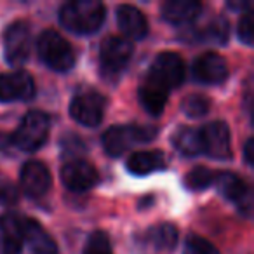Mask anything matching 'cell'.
Here are the masks:
<instances>
[{"mask_svg": "<svg viewBox=\"0 0 254 254\" xmlns=\"http://www.w3.org/2000/svg\"><path fill=\"white\" fill-rule=\"evenodd\" d=\"M106 16V9L98 0H73L61 7L60 23L68 32L89 35L98 32Z\"/></svg>", "mask_w": 254, "mask_h": 254, "instance_id": "1", "label": "cell"}, {"mask_svg": "<svg viewBox=\"0 0 254 254\" xmlns=\"http://www.w3.org/2000/svg\"><path fill=\"white\" fill-rule=\"evenodd\" d=\"M155 134L157 129L150 126H115L103 132L101 143L110 157H119L136 143L152 141Z\"/></svg>", "mask_w": 254, "mask_h": 254, "instance_id": "2", "label": "cell"}, {"mask_svg": "<svg viewBox=\"0 0 254 254\" xmlns=\"http://www.w3.org/2000/svg\"><path fill=\"white\" fill-rule=\"evenodd\" d=\"M49 117L44 112H28L19 122L18 129L11 138V143L23 152H35L49 138Z\"/></svg>", "mask_w": 254, "mask_h": 254, "instance_id": "3", "label": "cell"}, {"mask_svg": "<svg viewBox=\"0 0 254 254\" xmlns=\"http://www.w3.org/2000/svg\"><path fill=\"white\" fill-rule=\"evenodd\" d=\"M37 51L42 63L54 71H68L75 64V53L71 46L54 30H46L39 37Z\"/></svg>", "mask_w": 254, "mask_h": 254, "instance_id": "4", "label": "cell"}, {"mask_svg": "<svg viewBox=\"0 0 254 254\" xmlns=\"http://www.w3.org/2000/svg\"><path fill=\"white\" fill-rule=\"evenodd\" d=\"M132 42L124 37H106L99 47V61L105 77L115 78L132 58Z\"/></svg>", "mask_w": 254, "mask_h": 254, "instance_id": "5", "label": "cell"}, {"mask_svg": "<svg viewBox=\"0 0 254 254\" xmlns=\"http://www.w3.org/2000/svg\"><path fill=\"white\" fill-rule=\"evenodd\" d=\"M148 80L155 82L157 85L166 91L176 89L181 85L185 78V63L176 53H162L155 58L152 68L148 71Z\"/></svg>", "mask_w": 254, "mask_h": 254, "instance_id": "6", "label": "cell"}, {"mask_svg": "<svg viewBox=\"0 0 254 254\" xmlns=\"http://www.w3.org/2000/svg\"><path fill=\"white\" fill-rule=\"evenodd\" d=\"M32 47V30L26 21H14L7 26L4 33V53L5 60L18 66L23 64L30 56Z\"/></svg>", "mask_w": 254, "mask_h": 254, "instance_id": "7", "label": "cell"}, {"mask_svg": "<svg viewBox=\"0 0 254 254\" xmlns=\"http://www.w3.org/2000/svg\"><path fill=\"white\" fill-rule=\"evenodd\" d=\"M70 115L78 124L96 127L101 124L105 115V99L94 91H84L73 98L70 105Z\"/></svg>", "mask_w": 254, "mask_h": 254, "instance_id": "8", "label": "cell"}, {"mask_svg": "<svg viewBox=\"0 0 254 254\" xmlns=\"http://www.w3.org/2000/svg\"><path fill=\"white\" fill-rule=\"evenodd\" d=\"M202 139V153H207L209 157L216 160H226L232 155V146H230V129L225 122L216 120L200 131Z\"/></svg>", "mask_w": 254, "mask_h": 254, "instance_id": "9", "label": "cell"}, {"mask_svg": "<svg viewBox=\"0 0 254 254\" xmlns=\"http://www.w3.org/2000/svg\"><path fill=\"white\" fill-rule=\"evenodd\" d=\"M35 96V82L23 70L0 75V101H26Z\"/></svg>", "mask_w": 254, "mask_h": 254, "instance_id": "10", "label": "cell"}, {"mask_svg": "<svg viewBox=\"0 0 254 254\" xmlns=\"http://www.w3.org/2000/svg\"><path fill=\"white\" fill-rule=\"evenodd\" d=\"M61 180L71 191H87L98 183V171L85 160H71L61 169Z\"/></svg>", "mask_w": 254, "mask_h": 254, "instance_id": "11", "label": "cell"}, {"mask_svg": "<svg viewBox=\"0 0 254 254\" xmlns=\"http://www.w3.org/2000/svg\"><path fill=\"white\" fill-rule=\"evenodd\" d=\"M193 77L202 84H221L228 77L226 61L216 53H205L193 63Z\"/></svg>", "mask_w": 254, "mask_h": 254, "instance_id": "12", "label": "cell"}, {"mask_svg": "<svg viewBox=\"0 0 254 254\" xmlns=\"http://www.w3.org/2000/svg\"><path fill=\"white\" fill-rule=\"evenodd\" d=\"M51 173L46 164L39 160L26 162L21 169V187L30 197H42L49 191L51 188Z\"/></svg>", "mask_w": 254, "mask_h": 254, "instance_id": "13", "label": "cell"}, {"mask_svg": "<svg viewBox=\"0 0 254 254\" xmlns=\"http://www.w3.org/2000/svg\"><path fill=\"white\" fill-rule=\"evenodd\" d=\"M214 183L218 185V190L223 197L239 204L242 211L251 207V193L249 187L233 173H218L214 178Z\"/></svg>", "mask_w": 254, "mask_h": 254, "instance_id": "14", "label": "cell"}, {"mask_svg": "<svg viewBox=\"0 0 254 254\" xmlns=\"http://www.w3.org/2000/svg\"><path fill=\"white\" fill-rule=\"evenodd\" d=\"M202 12V4L197 0H169L162 5V18L173 25H188Z\"/></svg>", "mask_w": 254, "mask_h": 254, "instance_id": "15", "label": "cell"}, {"mask_svg": "<svg viewBox=\"0 0 254 254\" xmlns=\"http://www.w3.org/2000/svg\"><path fill=\"white\" fill-rule=\"evenodd\" d=\"M0 232L4 254H19L23 247V218L14 212L0 216Z\"/></svg>", "mask_w": 254, "mask_h": 254, "instance_id": "16", "label": "cell"}, {"mask_svg": "<svg viewBox=\"0 0 254 254\" xmlns=\"http://www.w3.org/2000/svg\"><path fill=\"white\" fill-rule=\"evenodd\" d=\"M117 23L119 28L131 39H143L148 33L145 14L134 5H120L117 9Z\"/></svg>", "mask_w": 254, "mask_h": 254, "instance_id": "17", "label": "cell"}, {"mask_svg": "<svg viewBox=\"0 0 254 254\" xmlns=\"http://www.w3.org/2000/svg\"><path fill=\"white\" fill-rule=\"evenodd\" d=\"M23 239L28 240L30 247L35 254H56L58 251L53 237L35 219L23 218Z\"/></svg>", "mask_w": 254, "mask_h": 254, "instance_id": "18", "label": "cell"}, {"mask_svg": "<svg viewBox=\"0 0 254 254\" xmlns=\"http://www.w3.org/2000/svg\"><path fill=\"white\" fill-rule=\"evenodd\" d=\"M166 167V159L162 152H136L127 160V169L136 176H146Z\"/></svg>", "mask_w": 254, "mask_h": 254, "instance_id": "19", "label": "cell"}, {"mask_svg": "<svg viewBox=\"0 0 254 254\" xmlns=\"http://www.w3.org/2000/svg\"><path fill=\"white\" fill-rule=\"evenodd\" d=\"M167 92L169 91L157 85L155 82L145 78V82L139 87V103L150 115L157 117L164 112V106L167 103Z\"/></svg>", "mask_w": 254, "mask_h": 254, "instance_id": "20", "label": "cell"}, {"mask_svg": "<svg viewBox=\"0 0 254 254\" xmlns=\"http://www.w3.org/2000/svg\"><path fill=\"white\" fill-rule=\"evenodd\" d=\"M173 143L176 150L183 155L195 157L202 153V139L200 131L191 129V127H180L173 136Z\"/></svg>", "mask_w": 254, "mask_h": 254, "instance_id": "21", "label": "cell"}, {"mask_svg": "<svg viewBox=\"0 0 254 254\" xmlns=\"http://www.w3.org/2000/svg\"><path fill=\"white\" fill-rule=\"evenodd\" d=\"M228 21H226L223 16H216L212 18L200 32H197V40L205 44H218V46H223L228 40Z\"/></svg>", "mask_w": 254, "mask_h": 254, "instance_id": "22", "label": "cell"}, {"mask_svg": "<svg viewBox=\"0 0 254 254\" xmlns=\"http://www.w3.org/2000/svg\"><path fill=\"white\" fill-rule=\"evenodd\" d=\"M148 242L157 249H173L178 242V228L171 223H162L157 228L150 230Z\"/></svg>", "mask_w": 254, "mask_h": 254, "instance_id": "23", "label": "cell"}, {"mask_svg": "<svg viewBox=\"0 0 254 254\" xmlns=\"http://www.w3.org/2000/svg\"><path fill=\"white\" fill-rule=\"evenodd\" d=\"M214 178H216V173H212L211 169H207V167H204V166H198L187 174L185 185L193 191L205 190V188L214 183Z\"/></svg>", "mask_w": 254, "mask_h": 254, "instance_id": "24", "label": "cell"}, {"mask_svg": "<svg viewBox=\"0 0 254 254\" xmlns=\"http://www.w3.org/2000/svg\"><path fill=\"white\" fill-rule=\"evenodd\" d=\"M181 110L191 119H198V117H204L209 112V101L202 94H190L183 99Z\"/></svg>", "mask_w": 254, "mask_h": 254, "instance_id": "25", "label": "cell"}, {"mask_svg": "<svg viewBox=\"0 0 254 254\" xmlns=\"http://www.w3.org/2000/svg\"><path fill=\"white\" fill-rule=\"evenodd\" d=\"M112 247H110L108 235L105 232H94L87 239V244L84 247V254H110Z\"/></svg>", "mask_w": 254, "mask_h": 254, "instance_id": "26", "label": "cell"}, {"mask_svg": "<svg viewBox=\"0 0 254 254\" xmlns=\"http://www.w3.org/2000/svg\"><path fill=\"white\" fill-rule=\"evenodd\" d=\"M187 254H219V251L204 237L191 235L187 240Z\"/></svg>", "mask_w": 254, "mask_h": 254, "instance_id": "27", "label": "cell"}, {"mask_svg": "<svg viewBox=\"0 0 254 254\" xmlns=\"http://www.w3.org/2000/svg\"><path fill=\"white\" fill-rule=\"evenodd\" d=\"M239 39L247 46H253L254 40V16L253 12H247L239 21Z\"/></svg>", "mask_w": 254, "mask_h": 254, "instance_id": "28", "label": "cell"}, {"mask_svg": "<svg viewBox=\"0 0 254 254\" xmlns=\"http://www.w3.org/2000/svg\"><path fill=\"white\" fill-rule=\"evenodd\" d=\"M18 200V188L5 178H0V204L11 205Z\"/></svg>", "mask_w": 254, "mask_h": 254, "instance_id": "29", "label": "cell"}, {"mask_svg": "<svg viewBox=\"0 0 254 254\" xmlns=\"http://www.w3.org/2000/svg\"><path fill=\"white\" fill-rule=\"evenodd\" d=\"M253 148H254V139L249 138L246 141V145H244V159H246L247 166H253V164H254V160H253V153H254Z\"/></svg>", "mask_w": 254, "mask_h": 254, "instance_id": "30", "label": "cell"}, {"mask_svg": "<svg viewBox=\"0 0 254 254\" xmlns=\"http://www.w3.org/2000/svg\"><path fill=\"white\" fill-rule=\"evenodd\" d=\"M228 5L232 9H247L251 7V2H228Z\"/></svg>", "mask_w": 254, "mask_h": 254, "instance_id": "31", "label": "cell"}]
</instances>
